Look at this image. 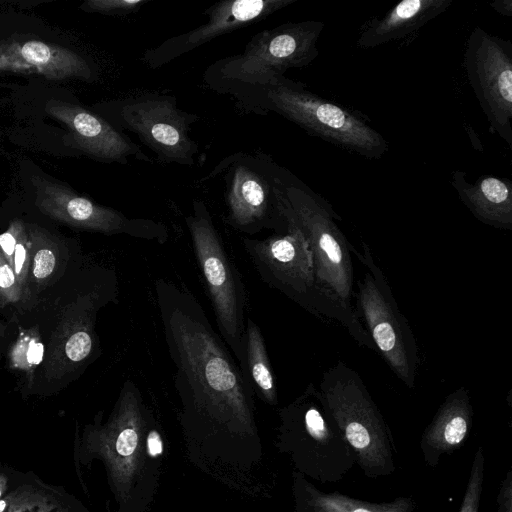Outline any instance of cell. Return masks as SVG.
Returning <instances> with one entry per match:
<instances>
[{
  "instance_id": "cell-1",
  "label": "cell",
  "mask_w": 512,
  "mask_h": 512,
  "mask_svg": "<svg viewBox=\"0 0 512 512\" xmlns=\"http://www.w3.org/2000/svg\"><path fill=\"white\" fill-rule=\"evenodd\" d=\"M221 94L230 95L245 113H276L309 134L367 159L379 160L389 150L385 137L361 113L311 92L301 81L281 76L265 85L233 87Z\"/></svg>"
},
{
  "instance_id": "cell-2",
  "label": "cell",
  "mask_w": 512,
  "mask_h": 512,
  "mask_svg": "<svg viewBox=\"0 0 512 512\" xmlns=\"http://www.w3.org/2000/svg\"><path fill=\"white\" fill-rule=\"evenodd\" d=\"M285 195L293 219L302 231L312 254L317 287L322 296L352 325L359 345L376 351L351 305L353 292L352 245L335 219L332 206L290 171Z\"/></svg>"
},
{
  "instance_id": "cell-3",
  "label": "cell",
  "mask_w": 512,
  "mask_h": 512,
  "mask_svg": "<svg viewBox=\"0 0 512 512\" xmlns=\"http://www.w3.org/2000/svg\"><path fill=\"white\" fill-rule=\"evenodd\" d=\"M317 389L364 475L376 479L394 473L392 433L361 376L339 360L322 374Z\"/></svg>"
},
{
  "instance_id": "cell-4",
  "label": "cell",
  "mask_w": 512,
  "mask_h": 512,
  "mask_svg": "<svg viewBox=\"0 0 512 512\" xmlns=\"http://www.w3.org/2000/svg\"><path fill=\"white\" fill-rule=\"evenodd\" d=\"M324 22H286L255 34L243 52L219 59L203 75L213 91L271 83L290 68L310 65L319 55L317 42Z\"/></svg>"
},
{
  "instance_id": "cell-5",
  "label": "cell",
  "mask_w": 512,
  "mask_h": 512,
  "mask_svg": "<svg viewBox=\"0 0 512 512\" xmlns=\"http://www.w3.org/2000/svg\"><path fill=\"white\" fill-rule=\"evenodd\" d=\"M192 214L185 217L194 254L214 310L222 339L246 371V292L241 275L227 253L212 216L201 200H193ZM249 379V378H248ZM250 381V380H249Z\"/></svg>"
},
{
  "instance_id": "cell-6",
  "label": "cell",
  "mask_w": 512,
  "mask_h": 512,
  "mask_svg": "<svg viewBox=\"0 0 512 512\" xmlns=\"http://www.w3.org/2000/svg\"><path fill=\"white\" fill-rule=\"evenodd\" d=\"M223 172L227 223L248 235L271 229L286 231L285 181L288 169L265 153H234L221 161L213 173Z\"/></svg>"
},
{
  "instance_id": "cell-7",
  "label": "cell",
  "mask_w": 512,
  "mask_h": 512,
  "mask_svg": "<svg viewBox=\"0 0 512 512\" xmlns=\"http://www.w3.org/2000/svg\"><path fill=\"white\" fill-rule=\"evenodd\" d=\"M284 216L287 229L265 239L244 237L242 245L260 278L270 287L314 315L327 317L343 325L356 341L349 321L320 293L315 279L308 243L293 219L285 195Z\"/></svg>"
},
{
  "instance_id": "cell-8",
  "label": "cell",
  "mask_w": 512,
  "mask_h": 512,
  "mask_svg": "<svg viewBox=\"0 0 512 512\" xmlns=\"http://www.w3.org/2000/svg\"><path fill=\"white\" fill-rule=\"evenodd\" d=\"M352 252L365 267L355 295L357 318L365 324L364 329L392 372L408 388H414L420 356L409 322L400 311L368 244L362 242L361 254L354 247Z\"/></svg>"
},
{
  "instance_id": "cell-9",
  "label": "cell",
  "mask_w": 512,
  "mask_h": 512,
  "mask_svg": "<svg viewBox=\"0 0 512 512\" xmlns=\"http://www.w3.org/2000/svg\"><path fill=\"white\" fill-rule=\"evenodd\" d=\"M99 110L118 131L135 134L162 163L194 165L198 144L190 131L199 117L177 107L173 95L145 92L99 105Z\"/></svg>"
},
{
  "instance_id": "cell-10",
  "label": "cell",
  "mask_w": 512,
  "mask_h": 512,
  "mask_svg": "<svg viewBox=\"0 0 512 512\" xmlns=\"http://www.w3.org/2000/svg\"><path fill=\"white\" fill-rule=\"evenodd\" d=\"M284 417L296 437L300 465L313 479L336 483L355 466V455L314 383L285 409Z\"/></svg>"
},
{
  "instance_id": "cell-11",
  "label": "cell",
  "mask_w": 512,
  "mask_h": 512,
  "mask_svg": "<svg viewBox=\"0 0 512 512\" xmlns=\"http://www.w3.org/2000/svg\"><path fill=\"white\" fill-rule=\"evenodd\" d=\"M463 64L490 133L512 149V42L476 26L467 38Z\"/></svg>"
},
{
  "instance_id": "cell-12",
  "label": "cell",
  "mask_w": 512,
  "mask_h": 512,
  "mask_svg": "<svg viewBox=\"0 0 512 512\" xmlns=\"http://www.w3.org/2000/svg\"><path fill=\"white\" fill-rule=\"evenodd\" d=\"M35 204L45 215L72 227L108 235L125 234L163 244L167 227L158 221L129 218L111 207L99 205L70 188L43 177H33Z\"/></svg>"
},
{
  "instance_id": "cell-13",
  "label": "cell",
  "mask_w": 512,
  "mask_h": 512,
  "mask_svg": "<svg viewBox=\"0 0 512 512\" xmlns=\"http://www.w3.org/2000/svg\"><path fill=\"white\" fill-rule=\"evenodd\" d=\"M297 0H224L205 10L208 21L147 49L142 61L156 69L227 33L265 19Z\"/></svg>"
},
{
  "instance_id": "cell-14",
  "label": "cell",
  "mask_w": 512,
  "mask_h": 512,
  "mask_svg": "<svg viewBox=\"0 0 512 512\" xmlns=\"http://www.w3.org/2000/svg\"><path fill=\"white\" fill-rule=\"evenodd\" d=\"M45 111L67 126L69 145L93 159L120 164H127L132 159L152 163L140 145L100 115L56 99L46 103Z\"/></svg>"
},
{
  "instance_id": "cell-15",
  "label": "cell",
  "mask_w": 512,
  "mask_h": 512,
  "mask_svg": "<svg viewBox=\"0 0 512 512\" xmlns=\"http://www.w3.org/2000/svg\"><path fill=\"white\" fill-rule=\"evenodd\" d=\"M37 74L49 80H90L89 63L76 52L40 40L0 42V73Z\"/></svg>"
},
{
  "instance_id": "cell-16",
  "label": "cell",
  "mask_w": 512,
  "mask_h": 512,
  "mask_svg": "<svg viewBox=\"0 0 512 512\" xmlns=\"http://www.w3.org/2000/svg\"><path fill=\"white\" fill-rule=\"evenodd\" d=\"M472 421L469 392L460 387L446 396L422 433L420 451L425 464L436 467L443 456L459 449L470 432Z\"/></svg>"
},
{
  "instance_id": "cell-17",
  "label": "cell",
  "mask_w": 512,
  "mask_h": 512,
  "mask_svg": "<svg viewBox=\"0 0 512 512\" xmlns=\"http://www.w3.org/2000/svg\"><path fill=\"white\" fill-rule=\"evenodd\" d=\"M453 0H403L384 15L367 20L360 28L356 46L370 49L407 37L435 19Z\"/></svg>"
},
{
  "instance_id": "cell-18",
  "label": "cell",
  "mask_w": 512,
  "mask_h": 512,
  "mask_svg": "<svg viewBox=\"0 0 512 512\" xmlns=\"http://www.w3.org/2000/svg\"><path fill=\"white\" fill-rule=\"evenodd\" d=\"M451 185L461 202L480 222L503 230H512V183L509 179L483 175L469 182L466 173L453 171Z\"/></svg>"
},
{
  "instance_id": "cell-19",
  "label": "cell",
  "mask_w": 512,
  "mask_h": 512,
  "mask_svg": "<svg viewBox=\"0 0 512 512\" xmlns=\"http://www.w3.org/2000/svg\"><path fill=\"white\" fill-rule=\"evenodd\" d=\"M302 512H415L411 497L399 496L388 502H369L339 492L321 491L307 481L300 484Z\"/></svg>"
},
{
  "instance_id": "cell-20",
  "label": "cell",
  "mask_w": 512,
  "mask_h": 512,
  "mask_svg": "<svg viewBox=\"0 0 512 512\" xmlns=\"http://www.w3.org/2000/svg\"><path fill=\"white\" fill-rule=\"evenodd\" d=\"M246 371L252 389L267 402H277L276 380L271 368L262 332L254 320L246 317Z\"/></svg>"
},
{
  "instance_id": "cell-21",
  "label": "cell",
  "mask_w": 512,
  "mask_h": 512,
  "mask_svg": "<svg viewBox=\"0 0 512 512\" xmlns=\"http://www.w3.org/2000/svg\"><path fill=\"white\" fill-rule=\"evenodd\" d=\"M5 512H68L64 503L43 488L24 485L7 495Z\"/></svg>"
},
{
  "instance_id": "cell-22",
  "label": "cell",
  "mask_w": 512,
  "mask_h": 512,
  "mask_svg": "<svg viewBox=\"0 0 512 512\" xmlns=\"http://www.w3.org/2000/svg\"><path fill=\"white\" fill-rule=\"evenodd\" d=\"M485 458L483 447L479 446L474 454L465 491L458 512H480L484 483Z\"/></svg>"
},
{
  "instance_id": "cell-23",
  "label": "cell",
  "mask_w": 512,
  "mask_h": 512,
  "mask_svg": "<svg viewBox=\"0 0 512 512\" xmlns=\"http://www.w3.org/2000/svg\"><path fill=\"white\" fill-rule=\"evenodd\" d=\"M151 0H88L81 9L111 16H127L139 11Z\"/></svg>"
},
{
  "instance_id": "cell-24",
  "label": "cell",
  "mask_w": 512,
  "mask_h": 512,
  "mask_svg": "<svg viewBox=\"0 0 512 512\" xmlns=\"http://www.w3.org/2000/svg\"><path fill=\"white\" fill-rule=\"evenodd\" d=\"M22 288L3 252L0 251V301L16 302L21 298Z\"/></svg>"
},
{
  "instance_id": "cell-25",
  "label": "cell",
  "mask_w": 512,
  "mask_h": 512,
  "mask_svg": "<svg viewBox=\"0 0 512 512\" xmlns=\"http://www.w3.org/2000/svg\"><path fill=\"white\" fill-rule=\"evenodd\" d=\"M93 338L89 330L81 329L73 333L65 344V353L73 362H81L90 356Z\"/></svg>"
},
{
  "instance_id": "cell-26",
  "label": "cell",
  "mask_w": 512,
  "mask_h": 512,
  "mask_svg": "<svg viewBox=\"0 0 512 512\" xmlns=\"http://www.w3.org/2000/svg\"><path fill=\"white\" fill-rule=\"evenodd\" d=\"M14 223L16 227L17 242L15 246L12 269L14 271L15 277L17 276L18 284L21 287L22 284H25L27 271V268L25 267L27 261V250L25 242L27 237L24 224L19 220H15Z\"/></svg>"
},
{
  "instance_id": "cell-27",
  "label": "cell",
  "mask_w": 512,
  "mask_h": 512,
  "mask_svg": "<svg viewBox=\"0 0 512 512\" xmlns=\"http://www.w3.org/2000/svg\"><path fill=\"white\" fill-rule=\"evenodd\" d=\"M55 264V255L50 249H39L33 260V276L38 280L47 278L52 274Z\"/></svg>"
},
{
  "instance_id": "cell-28",
  "label": "cell",
  "mask_w": 512,
  "mask_h": 512,
  "mask_svg": "<svg viewBox=\"0 0 512 512\" xmlns=\"http://www.w3.org/2000/svg\"><path fill=\"white\" fill-rule=\"evenodd\" d=\"M495 512H512V471L502 479L496 498Z\"/></svg>"
},
{
  "instance_id": "cell-29",
  "label": "cell",
  "mask_w": 512,
  "mask_h": 512,
  "mask_svg": "<svg viewBox=\"0 0 512 512\" xmlns=\"http://www.w3.org/2000/svg\"><path fill=\"white\" fill-rule=\"evenodd\" d=\"M137 443V432L131 427H126L118 434L115 441V448L119 455L129 456L135 451Z\"/></svg>"
},
{
  "instance_id": "cell-30",
  "label": "cell",
  "mask_w": 512,
  "mask_h": 512,
  "mask_svg": "<svg viewBox=\"0 0 512 512\" xmlns=\"http://www.w3.org/2000/svg\"><path fill=\"white\" fill-rule=\"evenodd\" d=\"M16 242V227L15 223L12 222L8 231L0 235V248L11 268L13 267Z\"/></svg>"
},
{
  "instance_id": "cell-31",
  "label": "cell",
  "mask_w": 512,
  "mask_h": 512,
  "mask_svg": "<svg viewBox=\"0 0 512 512\" xmlns=\"http://www.w3.org/2000/svg\"><path fill=\"white\" fill-rule=\"evenodd\" d=\"M163 451L162 439L156 430L149 432L147 437V452L151 457H156Z\"/></svg>"
},
{
  "instance_id": "cell-32",
  "label": "cell",
  "mask_w": 512,
  "mask_h": 512,
  "mask_svg": "<svg viewBox=\"0 0 512 512\" xmlns=\"http://www.w3.org/2000/svg\"><path fill=\"white\" fill-rule=\"evenodd\" d=\"M489 6L502 16H512V0H494Z\"/></svg>"
},
{
  "instance_id": "cell-33",
  "label": "cell",
  "mask_w": 512,
  "mask_h": 512,
  "mask_svg": "<svg viewBox=\"0 0 512 512\" xmlns=\"http://www.w3.org/2000/svg\"><path fill=\"white\" fill-rule=\"evenodd\" d=\"M42 353V345L38 343H33L28 350L27 359L30 363H39L42 358Z\"/></svg>"
},
{
  "instance_id": "cell-34",
  "label": "cell",
  "mask_w": 512,
  "mask_h": 512,
  "mask_svg": "<svg viewBox=\"0 0 512 512\" xmlns=\"http://www.w3.org/2000/svg\"><path fill=\"white\" fill-rule=\"evenodd\" d=\"M7 487H8V479L4 474L0 473V499L3 498V495L6 492Z\"/></svg>"
},
{
  "instance_id": "cell-35",
  "label": "cell",
  "mask_w": 512,
  "mask_h": 512,
  "mask_svg": "<svg viewBox=\"0 0 512 512\" xmlns=\"http://www.w3.org/2000/svg\"><path fill=\"white\" fill-rule=\"evenodd\" d=\"M8 506L7 496L5 498L0 499V512H5Z\"/></svg>"
}]
</instances>
